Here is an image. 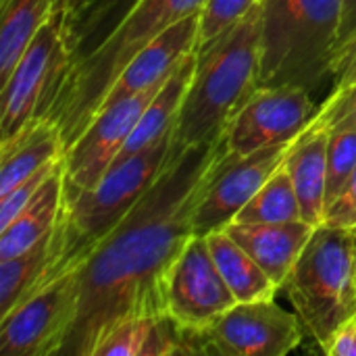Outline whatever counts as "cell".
Segmentation results:
<instances>
[{"label":"cell","instance_id":"obj_5","mask_svg":"<svg viewBox=\"0 0 356 356\" xmlns=\"http://www.w3.org/2000/svg\"><path fill=\"white\" fill-rule=\"evenodd\" d=\"M261 88L319 90L332 79L344 0H263Z\"/></svg>","mask_w":356,"mask_h":356},{"label":"cell","instance_id":"obj_29","mask_svg":"<svg viewBox=\"0 0 356 356\" xmlns=\"http://www.w3.org/2000/svg\"><path fill=\"white\" fill-rule=\"evenodd\" d=\"M60 161L54 163V165H50V167H46V169H42V171H38V173H33L31 177H27L25 181H21L17 188H13L8 194L0 196V229H4L33 200V196L40 192V188L44 186V181L54 173V169L60 165Z\"/></svg>","mask_w":356,"mask_h":356},{"label":"cell","instance_id":"obj_23","mask_svg":"<svg viewBox=\"0 0 356 356\" xmlns=\"http://www.w3.org/2000/svg\"><path fill=\"white\" fill-rule=\"evenodd\" d=\"M54 254L56 242L52 229L25 252L0 261V317L46 286V275Z\"/></svg>","mask_w":356,"mask_h":356},{"label":"cell","instance_id":"obj_30","mask_svg":"<svg viewBox=\"0 0 356 356\" xmlns=\"http://www.w3.org/2000/svg\"><path fill=\"white\" fill-rule=\"evenodd\" d=\"M323 223L334 227H356V171L342 192L327 204Z\"/></svg>","mask_w":356,"mask_h":356},{"label":"cell","instance_id":"obj_26","mask_svg":"<svg viewBox=\"0 0 356 356\" xmlns=\"http://www.w3.org/2000/svg\"><path fill=\"white\" fill-rule=\"evenodd\" d=\"M254 4V0H207L198 21L196 52L209 48L221 33L242 21Z\"/></svg>","mask_w":356,"mask_h":356},{"label":"cell","instance_id":"obj_4","mask_svg":"<svg viewBox=\"0 0 356 356\" xmlns=\"http://www.w3.org/2000/svg\"><path fill=\"white\" fill-rule=\"evenodd\" d=\"M181 150L186 148L177 146L173 134H169L154 146L115 165L94 190L65 196L60 217L54 225L56 254L48 269L46 286L58 275L81 267Z\"/></svg>","mask_w":356,"mask_h":356},{"label":"cell","instance_id":"obj_8","mask_svg":"<svg viewBox=\"0 0 356 356\" xmlns=\"http://www.w3.org/2000/svg\"><path fill=\"white\" fill-rule=\"evenodd\" d=\"M319 106L300 86H263L225 127L229 152L252 154L267 146L294 142L317 117Z\"/></svg>","mask_w":356,"mask_h":356},{"label":"cell","instance_id":"obj_18","mask_svg":"<svg viewBox=\"0 0 356 356\" xmlns=\"http://www.w3.org/2000/svg\"><path fill=\"white\" fill-rule=\"evenodd\" d=\"M196 58H198L196 50L190 52L175 67V71L167 77V81L156 90V94L152 96V100L146 104L140 121L136 123L131 136L127 138V142L123 144L121 152L117 154L115 165H119V163L136 156L138 152L154 146L156 142H161L163 138H167L169 134L175 131V123H177V117H179V111H181L186 92H188L190 81L194 77Z\"/></svg>","mask_w":356,"mask_h":356},{"label":"cell","instance_id":"obj_14","mask_svg":"<svg viewBox=\"0 0 356 356\" xmlns=\"http://www.w3.org/2000/svg\"><path fill=\"white\" fill-rule=\"evenodd\" d=\"M198 21L200 13H194L186 17L184 21L175 23L167 31H163L159 38H154L148 46H144L119 73V77L108 88L104 100L100 102V108L113 106L125 98L138 96L163 81L175 71V67L196 50L198 42ZM96 113V115H98Z\"/></svg>","mask_w":356,"mask_h":356},{"label":"cell","instance_id":"obj_12","mask_svg":"<svg viewBox=\"0 0 356 356\" xmlns=\"http://www.w3.org/2000/svg\"><path fill=\"white\" fill-rule=\"evenodd\" d=\"M236 305L238 298L217 269L207 236H192L169 275L167 313L202 332Z\"/></svg>","mask_w":356,"mask_h":356},{"label":"cell","instance_id":"obj_36","mask_svg":"<svg viewBox=\"0 0 356 356\" xmlns=\"http://www.w3.org/2000/svg\"><path fill=\"white\" fill-rule=\"evenodd\" d=\"M355 321H356V317H355Z\"/></svg>","mask_w":356,"mask_h":356},{"label":"cell","instance_id":"obj_24","mask_svg":"<svg viewBox=\"0 0 356 356\" xmlns=\"http://www.w3.org/2000/svg\"><path fill=\"white\" fill-rule=\"evenodd\" d=\"M52 15V0H0V83Z\"/></svg>","mask_w":356,"mask_h":356},{"label":"cell","instance_id":"obj_19","mask_svg":"<svg viewBox=\"0 0 356 356\" xmlns=\"http://www.w3.org/2000/svg\"><path fill=\"white\" fill-rule=\"evenodd\" d=\"M327 140L330 131L311 123L294 140L286 159V167L300 200L302 219L315 227L323 223L327 207Z\"/></svg>","mask_w":356,"mask_h":356},{"label":"cell","instance_id":"obj_2","mask_svg":"<svg viewBox=\"0 0 356 356\" xmlns=\"http://www.w3.org/2000/svg\"><path fill=\"white\" fill-rule=\"evenodd\" d=\"M204 2L140 0L96 52L65 71H54L35 119L52 121L67 150L96 117L100 102L123 67L163 31L200 13Z\"/></svg>","mask_w":356,"mask_h":356},{"label":"cell","instance_id":"obj_20","mask_svg":"<svg viewBox=\"0 0 356 356\" xmlns=\"http://www.w3.org/2000/svg\"><path fill=\"white\" fill-rule=\"evenodd\" d=\"M63 156L65 144L56 125L48 119H33L17 138L0 144V196Z\"/></svg>","mask_w":356,"mask_h":356},{"label":"cell","instance_id":"obj_21","mask_svg":"<svg viewBox=\"0 0 356 356\" xmlns=\"http://www.w3.org/2000/svg\"><path fill=\"white\" fill-rule=\"evenodd\" d=\"M63 198H65V161H60L54 173L44 181V186L33 196V200L4 229H0V261L25 252L38 240L48 236L60 217Z\"/></svg>","mask_w":356,"mask_h":356},{"label":"cell","instance_id":"obj_31","mask_svg":"<svg viewBox=\"0 0 356 356\" xmlns=\"http://www.w3.org/2000/svg\"><path fill=\"white\" fill-rule=\"evenodd\" d=\"M332 81L334 88H346L350 83H356V35L336 52Z\"/></svg>","mask_w":356,"mask_h":356},{"label":"cell","instance_id":"obj_28","mask_svg":"<svg viewBox=\"0 0 356 356\" xmlns=\"http://www.w3.org/2000/svg\"><path fill=\"white\" fill-rule=\"evenodd\" d=\"M313 123L327 131H356V83L334 88Z\"/></svg>","mask_w":356,"mask_h":356},{"label":"cell","instance_id":"obj_11","mask_svg":"<svg viewBox=\"0 0 356 356\" xmlns=\"http://www.w3.org/2000/svg\"><path fill=\"white\" fill-rule=\"evenodd\" d=\"M65 65L67 52L60 42V17L52 15L35 33L13 73L0 83V144L10 142L33 123L54 71Z\"/></svg>","mask_w":356,"mask_h":356},{"label":"cell","instance_id":"obj_25","mask_svg":"<svg viewBox=\"0 0 356 356\" xmlns=\"http://www.w3.org/2000/svg\"><path fill=\"white\" fill-rule=\"evenodd\" d=\"M302 209L286 163L236 215V223H288L300 221Z\"/></svg>","mask_w":356,"mask_h":356},{"label":"cell","instance_id":"obj_16","mask_svg":"<svg viewBox=\"0 0 356 356\" xmlns=\"http://www.w3.org/2000/svg\"><path fill=\"white\" fill-rule=\"evenodd\" d=\"M225 232L261 265V269L282 288L294 263L311 240L315 225L300 219L288 223H236Z\"/></svg>","mask_w":356,"mask_h":356},{"label":"cell","instance_id":"obj_9","mask_svg":"<svg viewBox=\"0 0 356 356\" xmlns=\"http://www.w3.org/2000/svg\"><path fill=\"white\" fill-rule=\"evenodd\" d=\"M302 327L296 313H288L271 298L238 302L202 334L207 355L284 356L300 346Z\"/></svg>","mask_w":356,"mask_h":356},{"label":"cell","instance_id":"obj_10","mask_svg":"<svg viewBox=\"0 0 356 356\" xmlns=\"http://www.w3.org/2000/svg\"><path fill=\"white\" fill-rule=\"evenodd\" d=\"M163 83L102 108L90 121L81 136L65 150V196L94 190L102 181L140 121L146 104Z\"/></svg>","mask_w":356,"mask_h":356},{"label":"cell","instance_id":"obj_33","mask_svg":"<svg viewBox=\"0 0 356 356\" xmlns=\"http://www.w3.org/2000/svg\"><path fill=\"white\" fill-rule=\"evenodd\" d=\"M356 35V0H344V13H342V27H340V44L338 50L348 44Z\"/></svg>","mask_w":356,"mask_h":356},{"label":"cell","instance_id":"obj_34","mask_svg":"<svg viewBox=\"0 0 356 356\" xmlns=\"http://www.w3.org/2000/svg\"><path fill=\"white\" fill-rule=\"evenodd\" d=\"M54 2V15H58L60 17V13H63V8H65V2L67 0H52Z\"/></svg>","mask_w":356,"mask_h":356},{"label":"cell","instance_id":"obj_35","mask_svg":"<svg viewBox=\"0 0 356 356\" xmlns=\"http://www.w3.org/2000/svg\"><path fill=\"white\" fill-rule=\"evenodd\" d=\"M254 2H263V0H254Z\"/></svg>","mask_w":356,"mask_h":356},{"label":"cell","instance_id":"obj_27","mask_svg":"<svg viewBox=\"0 0 356 356\" xmlns=\"http://www.w3.org/2000/svg\"><path fill=\"white\" fill-rule=\"evenodd\" d=\"M356 171V131H330L327 140V190L330 204ZM327 209V207H325Z\"/></svg>","mask_w":356,"mask_h":356},{"label":"cell","instance_id":"obj_7","mask_svg":"<svg viewBox=\"0 0 356 356\" xmlns=\"http://www.w3.org/2000/svg\"><path fill=\"white\" fill-rule=\"evenodd\" d=\"M79 267L0 317L2 356H60L77 319Z\"/></svg>","mask_w":356,"mask_h":356},{"label":"cell","instance_id":"obj_32","mask_svg":"<svg viewBox=\"0 0 356 356\" xmlns=\"http://www.w3.org/2000/svg\"><path fill=\"white\" fill-rule=\"evenodd\" d=\"M325 355L332 356H356V321L346 323L323 348Z\"/></svg>","mask_w":356,"mask_h":356},{"label":"cell","instance_id":"obj_13","mask_svg":"<svg viewBox=\"0 0 356 356\" xmlns=\"http://www.w3.org/2000/svg\"><path fill=\"white\" fill-rule=\"evenodd\" d=\"M294 142L267 146L246 156L227 152L194 213V236L225 229L265 181L286 163Z\"/></svg>","mask_w":356,"mask_h":356},{"label":"cell","instance_id":"obj_6","mask_svg":"<svg viewBox=\"0 0 356 356\" xmlns=\"http://www.w3.org/2000/svg\"><path fill=\"white\" fill-rule=\"evenodd\" d=\"M321 348L356 317V227H315L282 288Z\"/></svg>","mask_w":356,"mask_h":356},{"label":"cell","instance_id":"obj_22","mask_svg":"<svg viewBox=\"0 0 356 356\" xmlns=\"http://www.w3.org/2000/svg\"><path fill=\"white\" fill-rule=\"evenodd\" d=\"M207 240H209L213 261L217 269L221 271L225 284L238 298V302L275 298L280 286L261 269V265L225 229L211 232Z\"/></svg>","mask_w":356,"mask_h":356},{"label":"cell","instance_id":"obj_15","mask_svg":"<svg viewBox=\"0 0 356 356\" xmlns=\"http://www.w3.org/2000/svg\"><path fill=\"white\" fill-rule=\"evenodd\" d=\"M204 334L181 325L171 313L146 315L117 325L94 356H200Z\"/></svg>","mask_w":356,"mask_h":356},{"label":"cell","instance_id":"obj_1","mask_svg":"<svg viewBox=\"0 0 356 356\" xmlns=\"http://www.w3.org/2000/svg\"><path fill=\"white\" fill-rule=\"evenodd\" d=\"M229 152L225 131L177 152L134 211L79 267V309L60 356H94L121 323L167 313L173 265L194 236V213Z\"/></svg>","mask_w":356,"mask_h":356},{"label":"cell","instance_id":"obj_3","mask_svg":"<svg viewBox=\"0 0 356 356\" xmlns=\"http://www.w3.org/2000/svg\"><path fill=\"white\" fill-rule=\"evenodd\" d=\"M263 4L196 52V69L186 92L173 140L181 148L209 142L225 131L236 113L261 88Z\"/></svg>","mask_w":356,"mask_h":356},{"label":"cell","instance_id":"obj_17","mask_svg":"<svg viewBox=\"0 0 356 356\" xmlns=\"http://www.w3.org/2000/svg\"><path fill=\"white\" fill-rule=\"evenodd\" d=\"M138 2L140 0H67L60 13V42L67 52V65L58 71L96 52Z\"/></svg>","mask_w":356,"mask_h":356}]
</instances>
